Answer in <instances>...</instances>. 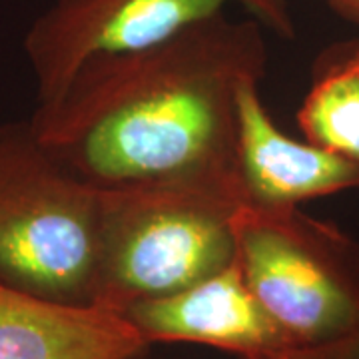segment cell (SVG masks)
I'll list each match as a JSON object with an SVG mask.
<instances>
[{"instance_id": "cell-10", "label": "cell", "mask_w": 359, "mask_h": 359, "mask_svg": "<svg viewBox=\"0 0 359 359\" xmlns=\"http://www.w3.org/2000/svg\"><path fill=\"white\" fill-rule=\"evenodd\" d=\"M325 2L339 18L359 26V0H325Z\"/></svg>"}, {"instance_id": "cell-1", "label": "cell", "mask_w": 359, "mask_h": 359, "mask_svg": "<svg viewBox=\"0 0 359 359\" xmlns=\"http://www.w3.org/2000/svg\"><path fill=\"white\" fill-rule=\"evenodd\" d=\"M266 66L264 25L219 13L152 46L90 58L28 122L56 160L100 190L190 186L244 202L238 94Z\"/></svg>"}, {"instance_id": "cell-5", "label": "cell", "mask_w": 359, "mask_h": 359, "mask_svg": "<svg viewBox=\"0 0 359 359\" xmlns=\"http://www.w3.org/2000/svg\"><path fill=\"white\" fill-rule=\"evenodd\" d=\"M230 4L282 39L295 36L292 0H54L25 36L39 106L54 102L90 58L164 42Z\"/></svg>"}, {"instance_id": "cell-4", "label": "cell", "mask_w": 359, "mask_h": 359, "mask_svg": "<svg viewBox=\"0 0 359 359\" xmlns=\"http://www.w3.org/2000/svg\"><path fill=\"white\" fill-rule=\"evenodd\" d=\"M236 262L248 285L299 347L320 359L359 339V242L299 208L242 204Z\"/></svg>"}, {"instance_id": "cell-11", "label": "cell", "mask_w": 359, "mask_h": 359, "mask_svg": "<svg viewBox=\"0 0 359 359\" xmlns=\"http://www.w3.org/2000/svg\"><path fill=\"white\" fill-rule=\"evenodd\" d=\"M321 359H359V339H355L353 344H347V346L335 349Z\"/></svg>"}, {"instance_id": "cell-6", "label": "cell", "mask_w": 359, "mask_h": 359, "mask_svg": "<svg viewBox=\"0 0 359 359\" xmlns=\"http://www.w3.org/2000/svg\"><path fill=\"white\" fill-rule=\"evenodd\" d=\"M146 344H196L240 359H295L299 347L259 302L233 259L180 294L138 302L120 313Z\"/></svg>"}, {"instance_id": "cell-9", "label": "cell", "mask_w": 359, "mask_h": 359, "mask_svg": "<svg viewBox=\"0 0 359 359\" xmlns=\"http://www.w3.org/2000/svg\"><path fill=\"white\" fill-rule=\"evenodd\" d=\"M295 120L304 140L359 164V39L321 50Z\"/></svg>"}, {"instance_id": "cell-7", "label": "cell", "mask_w": 359, "mask_h": 359, "mask_svg": "<svg viewBox=\"0 0 359 359\" xmlns=\"http://www.w3.org/2000/svg\"><path fill=\"white\" fill-rule=\"evenodd\" d=\"M238 174L244 204L268 210L359 190V164L276 126L257 78L245 80L238 94Z\"/></svg>"}, {"instance_id": "cell-3", "label": "cell", "mask_w": 359, "mask_h": 359, "mask_svg": "<svg viewBox=\"0 0 359 359\" xmlns=\"http://www.w3.org/2000/svg\"><path fill=\"white\" fill-rule=\"evenodd\" d=\"M236 196L190 186L102 190L96 308L180 294L236 259Z\"/></svg>"}, {"instance_id": "cell-8", "label": "cell", "mask_w": 359, "mask_h": 359, "mask_svg": "<svg viewBox=\"0 0 359 359\" xmlns=\"http://www.w3.org/2000/svg\"><path fill=\"white\" fill-rule=\"evenodd\" d=\"M148 347L120 313L52 304L0 283V359H140Z\"/></svg>"}, {"instance_id": "cell-12", "label": "cell", "mask_w": 359, "mask_h": 359, "mask_svg": "<svg viewBox=\"0 0 359 359\" xmlns=\"http://www.w3.org/2000/svg\"><path fill=\"white\" fill-rule=\"evenodd\" d=\"M140 359H148V358H146V355H144V358H140Z\"/></svg>"}, {"instance_id": "cell-2", "label": "cell", "mask_w": 359, "mask_h": 359, "mask_svg": "<svg viewBox=\"0 0 359 359\" xmlns=\"http://www.w3.org/2000/svg\"><path fill=\"white\" fill-rule=\"evenodd\" d=\"M102 190L42 146L30 122L0 126V283L96 308Z\"/></svg>"}]
</instances>
